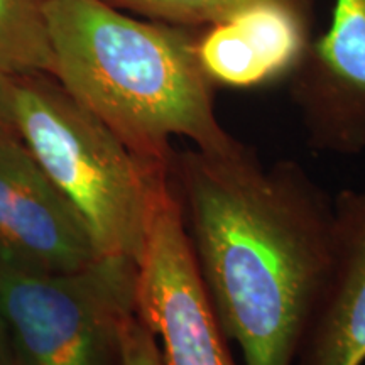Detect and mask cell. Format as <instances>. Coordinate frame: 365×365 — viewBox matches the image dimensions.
<instances>
[{"label": "cell", "instance_id": "obj_4", "mask_svg": "<svg viewBox=\"0 0 365 365\" xmlns=\"http://www.w3.org/2000/svg\"><path fill=\"white\" fill-rule=\"evenodd\" d=\"M135 271L112 259L58 274L0 264L11 365H124L122 325L135 312Z\"/></svg>", "mask_w": 365, "mask_h": 365}, {"label": "cell", "instance_id": "obj_14", "mask_svg": "<svg viewBox=\"0 0 365 365\" xmlns=\"http://www.w3.org/2000/svg\"><path fill=\"white\" fill-rule=\"evenodd\" d=\"M0 365H11V352H9L7 333L0 318Z\"/></svg>", "mask_w": 365, "mask_h": 365}, {"label": "cell", "instance_id": "obj_9", "mask_svg": "<svg viewBox=\"0 0 365 365\" xmlns=\"http://www.w3.org/2000/svg\"><path fill=\"white\" fill-rule=\"evenodd\" d=\"M309 43V0H254L200 31L196 56L213 86L250 90L289 78Z\"/></svg>", "mask_w": 365, "mask_h": 365}, {"label": "cell", "instance_id": "obj_6", "mask_svg": "<svg viewBox=\"0 0 365 365\" xmlns=\"http://www.w3.org/2000/svg\"><path fill=\"white\" fill-rule=\"evenodd\" d=\"M100 255L83 218L19 135L0 139V264L73 272Z\"/></svg>", "mask_w": 365, "mask_h": 365}, {"label": "cell", "instance_id": "obj_12", "mask_svg": "<svg viewBox=\"0 0 365 365\" xmlns=\"http://www.w3.org/2000/svg\"><path fill=\"white\" fill-rule=\"evenodd\" d=\"M124 365H164L161 349L144 319L130 313L122 325Z\"/></svg>", "mask_w": 365, "mask_h": 365}, {"label": "cell", "instance_id": "obj_11", "mask_svg": "<svg viewBox=\"0 0 365 365\" xmlns=\"http://www.w3.org/2000/svg\"><path fill=\"white\" fill-rule=\"evenodd\" d=\"M108 6L150 21L185 27H207L254 0H103Z\"/></svg>", "mask_w": 365, "mask_h": 365}, {"label": "cell", "instance_id": "obj_3", "mask_svg": "<svg viewBox=\"0 0 365 365\" xmlns=\"http://www.w3.org/2000/svg\"><path fill=\"white\" fill-rule=\"evenodd\" d=\"M16 127L88 228L100 259L137 266L166 164L139 158L49 75L16 78Z\"/></svg>", "mask_w": 365, "mask_h": 365}, {"label": "cell", "instance_id": "obj_13", "mask_svg": "<svg viewBox=\"0 0 365 365\" xmlns=\"http://www.w3.org/2000/svg\"><path fill=\"white\" fill-rule=\"evenodd\" d=\"M19 135L16 127V78L0 73V139Z\"/></svg>", "mask_w": 365, "mask_h": 365}, {"label": "cell", "instance_id": "obj_2", "mask_svg": "<svg viewBox=\"0 0 365 365\" xmlns=\"http://www.w3.org/2000/svg\"><path fill=\"white\" fill-rule=\"evenodd\" d=\"M53 78L149 163L166 164L173 137L202 150L239 143L215 115L198 56L202 27L137 19L103 0H46Z\"/></svg>", "mask_w": 365, "mask_h": 365}, {"label": "cell", "instance_id": "obj_8", "mask_svg": "<svg viewBox=\"0 0 365 365\" xmlns=\"http://www.w3.org/2000/svg\"><path fill=\"white\" fill-rule=\"evenodd\" d=\"M365 362V191L333 198L330 254L291 365Z\"/></svg>", "mask_w": 365, "mask_h": 365}, {"label": "cell", "instance_id": "obj_7", "mask_svg": "<svg viewBox=\"0 0 365 365\" xmlns=\"http://www.w3.org/2000/svg\"><path fill=\"white\" fill-rule=\"evenodd\" d=\"M308 144L322 153L365 150V0H335L330 27L312 39L289 76Z\"/></svg>", "mask_w": 365, "mask_h": 365}, {"label": "cell", "instance_id": "obj_5", "mask_svg": "<svg viewBox=\"0 0 365 365\" xmlns=\"http://www.w3.org/2000/svg\"><path fill=\"white\" fill-rule=\"evenodd\" d=\"M135 312L156 336L164 365H237L190 249L170 171L154 191Z\"/></svg>", "mask_w": 365, "mask_h": 365}, {"label": "cell", "instance_id": "obj_1", "mask_svg": "<svg viewBox=\"0 0 365 365\" xmlns=\"http://www.w3.org/2000/svg\"><path fill=\"white\" fill-rule=\"evenodd\" d=\"M170 180L208 298L245 365H291L331 244L333 198L291 159L173 150Z\"/></svg>", "mask_w": 365, "mask_h": 365}, {"label": "cell", "instance_id": "obj_10", "mask_svg": "<svg viewBox=\"0 0 365 365\" xmlns=\"http://www.w3.org/2000/svg\"><path fill=\"white\" fill-rule=\"evenodd\" d=\"M53 71L46 0H0V73L22 78Z\"/></svg>", "mask_w": 365, "mask_h": 365}]
</instances>
